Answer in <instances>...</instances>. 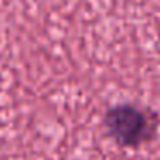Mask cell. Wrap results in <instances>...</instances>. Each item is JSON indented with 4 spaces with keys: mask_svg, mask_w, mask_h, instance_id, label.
I'll return each instance as SVG.
<instances>
[{
    "mask_svg": "<svg viewBox=\"0 0 160 160\" xmlns=\"http://www.w3.org/2000/svg\"><path fill=\"white\" fill-rule=\"evenodd\" d=\"M102 122L108 138L124 148H139L152 141L158 131V115L129 102L108 107Z\"/></svg>",
    "mask_w": 160,
    "mask_h": 160,
    "instance_id": "6da1fadb",
    "label": "cell"
}]
</instances>
